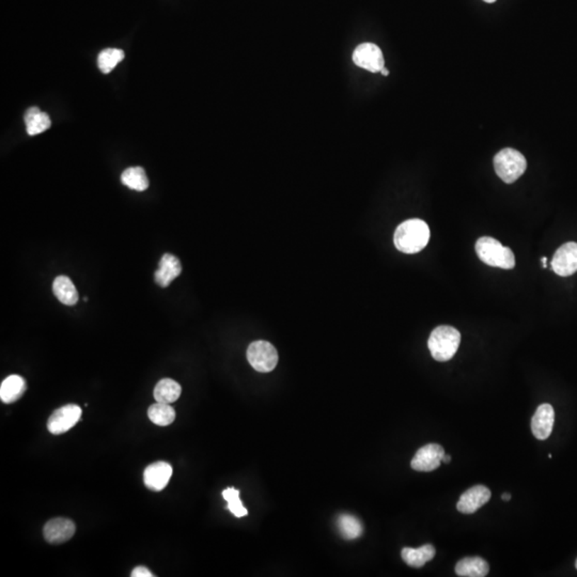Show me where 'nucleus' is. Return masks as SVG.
I'll return each mask as SVG.
<instances>
[{"label":"nucleus","mask_w":577,"mask_h":577,"mask_svg":"<svg viewBox=\"0 0 577 577\" xmlns=\"http://www.w3.org/2000/svg\"><path fill=\"white\" fill-rule=\"evenodd\" d=\"M430 229L427 223L414 218L402 223L393 235V243L404 254H417L429 243Z\"/></svg>","instance_id":"f257e3e1"},{"label":"nucleus","mask_w":577,"mask_h":577,"mask_svg":"<svg viewBox=\"0 0 577 577\" xmlns=\"http://www.w3.org/2000/svg\"><path fill=\"white\" fill-rule=\"evenodd\" d=\"M461 343V334L452 326L442 325L431 332L427 347L437 362H447L456 355Z\"/></svg>","instance_id":"f03ea898"},{"label":"nucleus","mask_w":577,"mask_h":577,"mask_svg":"<svg viewBox=\"0 0 577 577\" xmlns=\"http://www.w3.org/2000/svg\"><path fill=\"white\" fill-rule=\"evenodd\" d=\"M476 252L482 262L490 267L512 269L515 267V254L500 242L490 237H480L476 243Z\"/></svg>","instance_id":"7ed1b4c3"},{"label":"nucleus","mask_w":577,"mask_h":577,"mask_svg":"<svg viewBox=\"0 0 577 577\" xmlns=\"http://www.w3.org/2000/svg\"><path fill=\"white\" fill-rule=\"evenodd\" d=\"M494 168L497 176L503 182L511 184L523 176L527 168V162L519 151L511 148L503 149L495 155Z\"/></svg>","instance_id":"20e7f679"},{"label":"nucleus","mask_w":577,"mask_h":577,"mask_svg":"<svg viewBox=\"0 0 577 577\" xmlns=\"http://www.w3.org/2000/svg\"><path fill=\"white\" fill-rule=\"evenodd\" d=\"M247 359L256 371L267 374L277 366L278 353L275 347L267 341H254L248 347Z\"/></svg>","instance_id":"39448f33"},{"label":"nucleus","mask_w":577,"mask_h":577,"mask_svg":"<svg viewBox=\"0 0 577 577\" xmlns=\"http://www.w3.org/2000/svg\"><path fill=\"white\" fill-rule=\"evenodd\" d=\"M82 413V408L75 404H67L58 408L48 419V431L54 435H63L81 420Z\"/></svg>","instance_id":"423d86ee"},{"label":"nucleus","mask_w":577,"mask_h":577,"mask_svg":"<svg viewBox=\"0 0 577 577\" xmlns=\"http://www.w3.org/2000/svg\"><path fill=\"white\" fill-rule=\"evenodd\" d=\"M353 62L357 67L367 69L371 73H378L385 67L382 50L374 43H363L358 45L353 52Z\"/></svg>","instance_id":"0eeeda50"},{"label":"nucleus","mask_w":577,"mask_h":577,"mask_svg":"<svg viewBox=\"0 0 577 577\" xmlns=\"http://www.w3.org/2000/svg\"><path fill=\"white\" fill-rule=\"evenodd\" d=\"M445 450L439 444H427L415 454L410 466L417 471H433L441 466Z\"/></svg>","instance_id":"6e6552de"},{"label":"nucleus","mask_w":577,"mask_h":577,"mask_svg":"<svg viewBox=\"0 0 577 577\" xmlns=\"http://www.w3.org/2000/svg\"><path fill=\"white\" fill-rule=\"evenodd\" d=\"M551 269L562 277H568L576 273L577 243L570 242L558 248L551 260Z\"/></svg>","instance_id":"1a4fd4ad"},{"label":"nucleus","mask_w":577,"mask_h":577,"mask_svg":"<svg viewBox=\"0 0 577 577\" xmlns=\"http://www.w3.org/2000/svg\"><path fill=\"white\" fill-rule=\"evenodd\" d=\"M491 498V491L484 486H475L461 495L456 508L464 515H473L483 507Z\"/></svg>","instance_id":"9d476101"},{"label":"nucleus","mask_w":577,"mask_h":577,"mask_svg":"<svg viewBox=\"0 0 577 577\" xmlns=\"http://www.w3.org/2000/svg\"><path fill=\"white\" fill-rule=\"evenodd\" d=\"M44 538L52 544H60L74 536L75 524L71 520L57 517L50 520L44 526Z\"/></svg>","instance_id":"9b49d317"},{"label":"nucleus","mask_w":577,"mask_h":577,"mask_svg":"<svg viewBox=\"0 0 577 577\" xmlns=\"http://www.w3.org/2000/svg\"><path fill=\"white\" fill-rule=\"evenodd\" d=\"M172 467L167 462H155L149 465L143 473V482L149 490L159 492L169 483Z\"/></svg>","instance_id":"f8f14e48"},{"label":"nucleus","mask_w":577,"mask_h":577,"mask_svg":"<svg viewBox=\"0 0 577 577\" xmlns=\"http://www.w3.org/2000/svg\"><path fill=\"white\" fill-rule=\"evenodd\" d=\"M555 412L551 404L544 403L537 408L532 420V435L540 441L549 439L553 431Z\"/></svg>","instance_id":"ddd939ff"},{"label":"nucleus","mask_w":577,"mask_h":577,"mask_svg":"<svg viewBox=\"0 0 577 577\" xmlns=\"http://www.w3.org/2000/svg\"><path fill=\"white\" fill-rule=\"evenodd\" d=\"M182 271L180 260L172 254H165L159 261V267L155 271V281L162 288H166Z\"/></svg>","instance_id":"4468645a"},{"label":"nucleus","mask_w":577,"mask_h":577,"mask_svg":"<svg viewBox=\"0 0 577 577\" xmlns=\"http://www.w3.org/2000/svg\"><path fill=\"white\" fill-rule=\"evenodd\" d=\"M52 291L56 298L67 306H74L79 302V292L67 276H58L52 284Z\"/></svg>","instance_id":"2eb2a0df"},{"label":"nucleus","mask_w":577,"mask_h":577,"mask_svg":"<svg viewBox=\"0 0 577 577\" xmlns=\"http://www.w3.org/2000/svg\"><path fill=\"white\" fill-rule=\"evenodd\" d=\"M435 547L431 544L422 545L418 549L404 547L401 551L402 559L408 566L413 568H421L427 562L431 561L435 557Z\"/></svg>","instance_id":"dca6fc26"},{"label":"nucleus","mask_w":577,"mask_h":577,"mask_svg":"<svg viewBox=\"0 0 577 577\" xmlns=\"http://www.w3.org/2000/svg\"><path fill=\"white\" fill-rule=\"evenodd\" d=\"M26 391V383L22 376H8L0 386V398L5 403H13L18 401Z\"/></svg>","instance_id":"f3484780"},{"label":"nucleus","mask_w":577,"mask_h":577,"mask_svg":"<svg viewBox=\"0 0 577 577\" xmlns=\"http://www.w3.org/2000/svg\"><path fill=\"white\" fill-rule=\"evenodd\" d=\"M488 571V562L481 557L463 558L456 566V575L462 577H484Z\"/></svg>","instance_id":"a211bd4d"},{"label":"nucleus","mask_w":577,"mask_h":577,"mask_svg":"<svg viewBox=\"0 0 577 577\" xmlns=\"http://www.w3.org/2000/svg\"><path fill=\"white\" fill-rule=\"evenodd\" d=\"M182 388L180 384L172 379H164L157 383L155 388V398L157 402L172 403L180 398Z\"/></svg>","instance_id":"6ab92c4d"},{"label":"nucleus","mask_w":577,"mask_h":577,"mask_svg":"<svg viewBox=\"0 0 577 577\" xmlns=\"http://www.w3.org/2000/svg\"><path fill=\"white\" fill-rule=\"evenodd\" d=\"M148 416L153 423L159 427H167L172 425L176 419V410L169 405V403L157 402L149 408Z\"/></svg>","instance_id":"aec40b11"},{"label":"nucleus","mask_w":577,"mask_h":577,"mask_svg":"<svg viewBox=\"0 0 577 577\" xmlns=\"http://www.w3.org/2000/svg\"><path fill=\"white\" fill-rule=\"evenodd\" d=\"M121 180L125 186L134 191H143L149 187L148 177L141 167L128 168L122 174Z\"/></svg>","instance_id":"412c9836"},{"label":"nucleus","mask_w":577,"mask_h":577,"mask_svg":"<svg viewBox=\"0 0 577 577\" xmlns=\"http://www.w3.org/2000/svg\"><path fill=\"white\" fill-rule=\"evenodd\" d=\"M338 528L343 538L354 540L363 534V524L357 517L351 515H342L338 519Z\"/></svg>","instance_id":"4be33fe9"},{"label":"nucleus","mask_w":577,"mask_h":577,"mask_svg":"<svg viewBox=\"0 0 577 577\" xmlns=\"http://www.w3.org/2000/svg\"><path fill=\"white\" fill-rule=\"evenodd\" d=\"M124 57H125V55H124V52L122 50H118V48H106V50H102V52L99 54V69H100L104 74H108V73H111V72L117 67L118 63L123 60Z\"/></svg>","instance_id":"5701e85b"},{"label":"nucleus","mask_w":577,"mask_h":577,"mask_svg":"<svg viewBox=\"0 0 577 577\" xmlns=\"http://www.w3.org/2000/svg\"><path fill=\"white\" fill-rule=\"evenodd\" d=\"M223 496L228 503V509L235 517H243L248 515L247 510L243 506L240 499V491L237 488H228L223 492Z\"/></svg>","instance_id":"b1692460"},{"label":"nucleus","mask_w":577,"mask_h":577,"mask_svg":"<svg viewBox=\"0 0 577 577\" xmlns=\"http://www.w3.org/2000/svg\"><path fill=\"white\" fill-rule=\"evenodd\" d=\"M25 123H26V128L27 133L30 136H35V135L41 134V133L45 132L46 130L50 128V116L47 113H38L37 115L33 116V117L29 118V119L25 120Z\"/></svg>","instance_id":"393cba45"},{"label":"nucleus","mask_w":577,"mask_h":577,"mask_svg":"<svg viewBox=\"0 0 577 577\" xmlns=\"http://www.w3.org/2000/svg\"><path fill=\"white\" fill-rule=\"evenodd\" d=\"M133 577H153L152 573L149 568H147L146 566H137L133 570L132 572Z\"/></svg>","instance_id":"a878e982"},{"label":"nucleus","mask_w":577,"mask_h":577,"mask_svg":"<svg viewBox=\"0 0 577 577\" xmlns=\"http://www.w3.org/2000/svg\"><path fill=\"white\" fill-rule=\"evenodd\" d=\"M501 499L505 501H509L511 499V495L509 494V493H505V494H503V496H501Z\"/></svg>","instance_id":"bb28decb"},{"label":"nucleus","mask_w":577,"mask_h":577,"mask_svg":"<svg viewBox=\"0 0 577 577\" xmlns=\"http://www.w3.org/2000/svg\"><path fill=\"white\" fill-rule=\"evenodd\" d=\"M450 460H452V456H447V454H445V456H444V458H443V462L444 463H449Z\"/></svg>","instance_id":"cd10ccee"},{"label":"nucleus","mask_w":577,"mask_h":577,"mask_svg":"<svg viewBox=\"0 0 577 577\" xmlns=\"http://www.w3.org/2000/svg\"><path fill=\"white\" fill-rule=\"evenodd\" d=\"M381 73H382L383 77H388L389 75L388 69H385V67L381 71Z\"/></svg>","instance_id":"c85d7f7f"},{"label":"nucleus","mask_w":577,"mask_h":577,"mask_svg":"<svg viewBox=\"0 0 577 577\" xmlns=\"http://www.w3.org/2000/svg\"><path fill=\"white\" fill-rule=\"evenodd\" d=\"M542 267H544V269L547 267V258H545V257L542 258Z\"/></svg>","instance_id":"c756f323"},{"label":"nucleus","mask_w":577,"mask_h":577,"mask_svg":"<svg viewBox=\"0 0 577 577\" xmlns=\"http://www.w3.org/2000/svg\"><path fill=\"white\" fill-rule=\"evenodd\" d=\"M483 1H486V3H488V4H493V3H495V1H496V0H483Z\"/></svg>","instance_id":"7c9ffc66"},{"label":"nucleus","mask_w":577,"mask_h":577,"mask_svg":"<svg viewBox=\"0 0 577 577\" xmlns=\"http://www.w3.org/2000/svg\"><path fill=\"white\" fill-rule=\"evenodd\" d=\"M575 566H576V568H577V560H576V564H575Z\"/></svg>","instance_id":"2f4dec72"}]
</instances>
